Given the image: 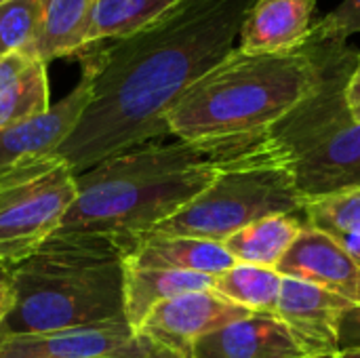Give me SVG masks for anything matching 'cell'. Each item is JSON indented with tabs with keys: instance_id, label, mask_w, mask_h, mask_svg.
<instances>
[{
	"instance_id": "obj_15",
	"label": "cell",
	"mask_w": 360,
	"mask_h": 358,
	"mask_svg": "<svg viewBox=\"0 0 360 358\" xmlns=\"http://www.w3.org/2000/svg\"><path fill=\"white\" fill-rule=\"evenodd\" d=\"M127 264L150 270L171 272H194L219 276L230 270L236 262L221 243L192 238V236H169L148 232L131 243Z\"/></svg>"
},
{
	"instance_id": "obj_10",
	"label": "cell",
	"mask_w": 360,
	"mask_h": 358,
	"mask_svg": "<svg viewBox=\"0 0 360 358\" xmlns=\"http://www.w3.org/2000/svg\"><path fill=\"white\" fill-rule=\"evenodd\" d=\"M251 314L253 312L226 300L213 289L192 291L156 306L143 321L139 333L184 358H190L198 340Z\"/></svg>"
},
{
	"instance_id": "obj_21",
	"label": "cell",
	"mask_w": 360,
	"mask_h": 358,
	"mask_svg": "<svg viewBox=\"0 0 360 358\" xmlns=\"http://www.w3.org/2000/svg\"><path fill=\"white\" fill-rule=\"evenodd\" d=\"M283 281L285 279L276 272V268L234 264L230 270L215 276L213 291L253 314L276 317Z\"/></svg>"
},
{
	"instance_id": "obj_6",
	"label": "cell",
	"mask_w": 360,
	"mask_h": 358,
	"mask_svg": "<svg viewBox=\"0 0 360 358\" xmlns=\"http://www.w3.org/2000/svg\"><path fill=\"white\" fill-rule=\"evenodd\" d=\"M306 205L289 156L266 133L253 148L228 160L192 203L152 232L224 243L259 219L295 215Z\"/></svg>"
},
{
	"instance_id": "obj_12",
	"label": "cell",
	"mask_w": 360,
	"mask_h": 358,
	"mask_svg": "<svg viewBox=\"0 0 360 358\" xmlns=\"http://www.w3.org/2000/svg\"><path fill=\"white\" fill-rule=\"evenodd\" d=\"M283 279L316 285L356 304L360 293V264L340 241L312 226H304L276 266Z\"/></svg>"
},
{
	"instance_id": "obj_13",
	"label": "cell",
	"mask_w": 360,
	"mask_h": 358,
	"mask_svg": "<svg viewBox=\"0 0 360 358\" xmlns=\"http://www.w3.org/2000/svg\"><path fill=\"white\" fill-rule=\"evenodd\" d=\"M316 23V0H257L240 27L243 53H281L304 44Z\"/></svg>"
},
{
	"instance_id": "obj_5",
	"label": "cell",
	"mask_w": 360,
	"mask_h": 358,
	"mask_svg": "<svg viewBox=\"0 0 360 358\" xmlns=\"http://www.w3.org/2000/svg\"><path fill=\"white\" fill-rule=\"evenodd\" d=\"M356 57V49L342 44L314 93L268 131L289 156L308 203L360 188V122L344 99Z\"/></svg>"
},
{
	"instance_id": "obj_22",
	"label": "cell",
	"mask_w": 360,
	"mask_h": 358,
	"mask_svg": "<svg viewBox=\"0 0 360 358\" xmlns=\"http://www.w3.org/2000/svg\"><path fill=\"white\" fill-rule=\"evenodd\" d=\"M308 226L329 234H360V188L312 200L304 209Z\"/></svg>"
},
{
	"instance_id": "obj_28",
	"label": "cell",
	"mask_w": 360,
	"mask_h": 358,
	"mask_svg": "<svg viewBox=\"0 0 360 358\" xmlns=\"http://www.w3.org/2000/svg\"><path fill=\"white\" fill-rule=\"evenodd\" d=\"M11 308H13V287L4 274V276H0V323L6 319Z\"/></svg>"
},
{
	"instance_id": "obj_4",
	"label": "cell",
	"mask_w": 360,
	"mask_h": 358,
	"mask_svg": "<svg viewBox=\"0 0 360 358\" xmlns=\"http://www.w3.org/2000/svg\"><path fill=\"white\" fill-rule=\"evenodd\" d=\"M127 238L53 234L6 270L13 308L0 338L36 335L124 319L122 285L131 251Z\"/></svg>"
},
{
	"instance_id": "obj_14",
	"label": "cell",
	"mask_w": 360,
	"mask_h": 358,
	"mask_svg": "<svg viewBox=\"0 0 360 358\" xmlns=\"http://www.w3.org/2000/svg\"><path fill=\"white\" fill-rule=\"evenodd\" d=\"M190 358H304L278 317L251 314L196 342Z\"/></svg>"
},
{
	"instance_id": "obj_19",
	"label": "cell",
	"mask_w": 360,
	"mask_h": 358,
	"mask_svg": "<svg viewBox=\"0 0 360 358\" xmlns=\"http://www.w3.org/2000/svg\"><path fill=\"white\" fill-rule=\"evenodd\" d=\"M302 228L304 224L295 215H274L238 230L221 245L236 264L276 268Z\"/></svg>"
},
{
	"instance_id": "obj_20",
	"label": "cell",
	"mask_w": 360,
	"mask_h": 358,
	"mask_svg": "<svg viewBox=\"0 0 360 358\" xmlns=\"http://www.w3.org/2000/svg\"><path fill=\"white\" fill-rule=\"evenodd\" d=\"M177 2L179 0H95L86 32V49H93L97 42L120 40L143 30Z\"/></svg>"
},
{
	"instance_id": "obj_24",
	"label": "cell",
	"mask_w": 360,
	"mask_h": 358,
	"mask_svg": "<svg viewBox=\"0 0 360 358\" xmlns=\"http://www.w3.org/2000/svg\"><path fill=\"white\" fill-rule=\"evenodd\" d=\"M360 34V0H344L335 11L316 19L312 27L314 38H331L348 42L350 36Z\"/></svg>"
},
{
	"instance_id": "obj_29",
	"label": "cell",
	"mask_w": 360,
	"mask_h": 358,
	"mask_svg": "<svg viewBox=\"0 0 360 358\" xmlns=\"http://www.w3.org/2000/svg\"><path fill=\"white\" fill-rule=\"evenodd\" d=\"M340 245L360 264V234H333Z\"/></svg>"
},
{
	"instance_id": "obj_16",
	"label": "cell",
	"mask_w": 360,
	"mask_h": 358,
	"mask_svg": "<svg viewBox=\"0 0 360 358\" xmlns=\"http://www.w3.org/2000/svg\"><path fill=\"white\" fill-rule=\"evenodd\" d=\"M49 108L46 63L25 51L0 57V129L36 118Z\"/></svg>"
},
{
	"instance_id": "obj_17",
	"label": "cell",
	"mask_w": 360,
	"mask_h": 358,
	"mask_svg": "<svg viewBox=\"0 0 360 358\" xmlns=\"http://www.w3.org/2000/svg\"><path fill=\"white\" fill-rule=\"evenodd\" d=\"M215 285V276L194 274V272H171V270H150L124 266V321L139 333L143 321L150 312L167 300H173L192 291H209Z\"/></svg>"
},
{
	"instance_id": "obj_7",
	"label": "cell",
	"mask_w": 360,
	"mask_h": 358,
	"mask_svg": "<svg viewBox=\"0 0 360 358\" xmlns=\"http://www.w3.org/2000/svg\"><path fill=\"white\" fill-rule=\"evenodd\" d=\"M76 200V173L53 160L0 200V268L8 270L51 238Z\"/></svg>"
},
{
	"instance_id": "obj_11",
	"label": "cell",
	"mask_w": 360,
	"mask_h": 358,
	"mask_svg": "<svg viewBox=\"0 0 360 358\" xmlns=\"http://www.w3.org/2000/svg\"><path fill=\"white\" fill-rule=\"evenodd\" d=\"M91 99V76L82 70L78 84L44 114L0 129V173L34 165L59 150Z\"/></svg>"
},
{
	"instance_id": "obj_2",
	"label": "cell",
	"mask_w": 360,
	"mask_h": 358,
	"mask_svg": "<svg viewBox=\"0 0 360 358\" xmlns=\"http://www.w3.org/2000/svg\"><path fill=\"white\" fill-rule=\"evenodd\" d=\"M259 137L226 143L150 141L76 175V200L55 234H103L133 241L192 203L219 169Z\"/></svg>"
},
{
	"instance_id": "obj_25",
	"label": "cell",
	"mask_w": 360,
	"mask_h": 358,
	"mask_svg": "<svg viewBox=\"0 0 360 358\" xmlns=\"http://www.w3.org/2000/svg\"><path fill=\"white\" fill-rule=\"evenodd\" d=\"M55 158H46V160H40V162H34V165H25V167H19V169H13V171H6V173H0V200L13 192L17 186L25 184L27 179L36 177L38 173H42L46 167L53 165Z\"/></svg>"
},
{
	"instance_id": "obj_3",
	"label": "cell",
	"mask_w": 360,
	"mask_h": 358,
	"mask_svg": "<svg viewBox=\"0 0 360 358\" xmlns=\"http://www.w3.org/2000/svg\"><path fill=\"white\" fill-rule=\"evenodd\" d=\"M346 42L310 38L281 53L232 49L198 78L169 114V131L188 143H226L266 135L321 84Z\"/></svg>"
},
{
	"instance_id": "obj_23",
	"label": "cell",
	"mask_w": 360,
	"mask_h": 358,
	"mask_svg": "<svg viewBox=\"0 0 360 358\" xmlns=\"http://www.w3.org/2000/svg\"><path fill=\"white\" fill-rule=\"evenodd\" d=\"M40 25L38 0H6L0 4V57L25 51L30 53Z\"/></svg>"
},
{
	"instance_id": "obj_9",
	"label": "cell",
	"mask_w": 360,
	"mask_h": 358,
	"mask_svg": "<svg viewBox=\"0 0 360 358\" xmlns=\"http://www.w3.org/2000/svg\"><path fill=\"white\" fill-rule=\"evenodd\" d=\"M354 302L316 285L283 281L276 317L291 333L304 358H338L340 331Z\"/></svg>"
},
{
	"instance_id": "obj_27",
	"label": "cell",
	"mask_w": 360,
	"mask_h": 358,
	"mask_svg": "<svg viewBox=\"0 0 360 358\" xmlns=\"http://www.w3.org/2000/svg\"><path fill=\"white\" fill-rule=\"evenodd\" d=\"M344 99H346V108L352 116L354 122H360V51L356 57V63L348 76L346 82V91H344Z\"/></svg>"
},
{
	"instance_id": "obj_26",
	"label": "cell",
	"mask_w": 360,
	"mask_h": 358,
	"mask_svg": "<svg viewBox=\"0 0 360 358\" xmlns=\"http://www.w3.org/2000/svg\"><path fill=\"white\" fill-rule=\"evenodd\" d=\"M340 348L342 350H359L360 348V293L356 304L346 312L342 321Z\"/></svg>"
},
{
	"instance_id": "obj_31",
	"label": "cell",
	"mask_w": 360,
	"mask_h": 358,
	"mask_svg": "<svg viewBox=\"0 0 360 358\" xmlns=\"http://www.w3.org/2000/svg\"><path fill=\"white\" fill-rule=\"evenodd\" d=\"M2 2H6V0H0V4H2Z\"/></svg>"
},
{
	"instance_id": "obj_30",
	"label": "cell",
	"mask_w": 360,
	"mask_h": 358,
	"mask_svg": "<svg viewBox=\"0 0 360 358\" xmlns=\"http://www.w3.org/2000/svg\"><path fill=\"white\" fill-rule=\"evenodd\" d=\"M338 358H360V348L359 350H342Z\"/></svg>"
},
{
	"instance_id": "obj_18",
	"label": "cell",
	"mask_w": 360,
	"mask_h": 358,
	"mask_svg": "<svg viewBox=\"0 0 360 358\" xmlns=\"http://www.w3.org/2000/svg\"><path fill=\"white\" fill-rule=\"evenodd\" d=\"M40 25L30 55L46 65L55 59L82 53L95 0H38Z\"/></svg>"
},
{
	"instance_id": "obj_1",
	"label": "cell",
	"mask_w": 360,
	"mask_h": 358,
	"mask_svg": "<svg viewBox=\"0 0 360 358\" xmlns=\"http://www.w3.org/2000/svg\"><path fill=\"white\" fill-rule=\"evenodd\" d=\"M255 2L179 0L143 30L84 55L91 99L53 158L78 175L171 135V110L234 49Z\"/></svg>"
},
{
	"instance_id": "obj_8",
	"label": "cell",
	"mask_w": 360,
	"mask_h": 358,
	"mask_svg": "<svg viewBox=\"0 0 360 358\" xmlns=\"http://www.w3.org/2000/svg\"><path fill=\"white\" fill-rule=\"evenodd\" d=\"M0 358H184L135 333L124 319L36 335L0 338Z\"/></svg>"
}]
</instances>
